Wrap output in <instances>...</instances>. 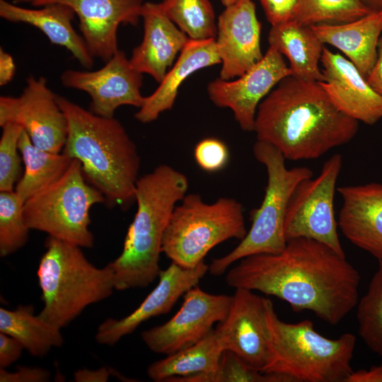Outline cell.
<instances>
[{
  "label": "cell",
  "instance_id": "f1b7e54d",
  "mask_svg": "<svg viewBox=\"0 0 382 382\" xmlns=\"http://www.w3.org/2000/svg\"><path fill=\"white\" fill-rule=\"evenodd\" d=\"M165 14L190 40L216 38L217 23L209 0H163Z\"/></svg>",
  "mask_w": 382,
  "mask_h": 382
},
{
  "label": "cell",
  "instance_id": "8992f818",
  "mask_svg": "<svg viewBox=\"0 0 382 382\" xmlns=\"http://www.w3.org/2000/svg\"><path fill=\"white\" fill-rule=\"evenodd\" d=\"M45 248L37 272L43 301L38 316L61 329L111 296L114 274L108 264L93 265L76 245L48 236Z\"/></svg>",
  "mask_w": 382,
  "mask_h": 382
},
{
  "label": "cell",
  "instance_id": "9c48e42d",
  "mask_svg": "<svg viewBox=\"0 0 382 382\" xmlns=\"http://www.w3.org/2000/svg\"><path fill=\"white\" fill-rule=\"evenodd\" d=\"M103 202V195L87 182L80 162L73 159L59 180L24 202L23 214L30 229L91 248L94 236L89 229L90 209Z\"/></svg>",
  "mask_w": 382,
  "mask_h": 382
},
{
  "label": "cell",
  "instance_id": "7bdbcfd3",
  "mask_svg": "<svg viewBox=\"0 0 382 382\" xmlns=\"http://www.w3.org/2000/svg\"><path fill=\"white\" fill-rule=\"evenodd\" d=\"M372 11L382 9V0H361Z\"/></svg>",
  "mask_w": 382,
  "mask_h": 382
},
{
  "label": "cell",
  "instance_id": "4dcf8cb0",
  "mask_svg": "<svg viewBox=\"0 0 382 382\" xmlns=\"http://www.w3.org/2000/svg\"><path fill=\"white\" fill-rule=\"evenodd\" d=\"M358 332L367 347L382 357V260L357 304Z\"/></svg>",
  "mask_w": 382,
  "mask_h": 382
},
{
  "label": "cell",
  "instance_id": "f35d334b",
  "mask_svg": "<svg viewBox=\"0 0 382 382\" xmlns=\"http://www.w3.org/2000/svg\"><path fill=\"white\" fill-rule=\"evenodd\" d=\"M366 79L370 86L382 96V34L378 41L376 60Z\"/></svg>",
  "mask_w": 382,
  "mask_h": 382
},
{
  "label": "cell",
  "instance_id": "7c38bea8",
  "mask_svg": "<svg viewBox=\"0 0 382 382\" xmlns=\"http://www.w3.org/2000/svg\"><path fill=\"white\" fill-rule=\"evenodd\" d=\"M9 122L21 125L37 148L52 153L62 151L67 137V120L57 95L43 76H29L19 97H0V126Z\"/></svg>",
  "mask_w": 382,
  "mask_h": 382
},
{
  "label": "cell",
  "instance_id": "8d00e7d4",
  "mask_svg": "<svg viewBox=\"0 0 382 382\" xmlns=\"http://www.w3.org/2000/svg\"><path fill=\"white\" fill-rule=\"evenodd\" d=\"M50 378V373L39 367L20 366L13 372L0 368L1 382H45Z\"/></svg>",
  "mask_w": 382,
  "mask_h": 382
},
{
  "label": "cell",
  "instance_id": "b9f144b4",
  "mask_svg": "<svg viewBox=\"0 0 382 382\" xmlns=\"http://www.w3.org/2000/svg\"><path fill=\"white\" fill-rule=\"evenodd\" d=\"M113 369L101 368L98 370L81 369L74 374L76 381H107L110 375H117Z\"/></svg>",
  "mask_w": 382,
  "mask_h": 382
},
{
  "label": "cell",
  "instance_id": "ba28073f",
  "mask_svg": "<svg viewBox=\"0 0 382 382\" xmlns=\"http://www.w3.org/2000/svg\"><path fill=\"white\" fill-rule=\"evenodd\" d=\"M177 204L164 232L161 250L172 262L192 268L216 245L246 235L242 204L233 198L205 202L195 193Z\"/></svg>",
  "mask_w": 382,
  "mask_h": 382
},
{
  "label": "cell",
  "instance_id": "e575fe53",
  "mask_svg": "<svg viewBox=\"0 0 382 382\" xmlns=\"http://www.w3.org/2000/svg\"><path fill=\"white\" fill-rule=\"evenodd\" d=\"M194 157L201 169L208 173H215L226 167L230 154L227 145L223 141L209 137L197 144Z\"/></svg>",
  "mask_w": 382,
  "mask_h": 382
},
{
  "label": "cell",
  "instance_id": "8fae6325",
  "mask_svg": "<svg viewBox=\"0 0 382 382\" xmlns=\"http://www.w3.org/2000/svg\"><path fill=\"white\" fill-rule=\"evenodd\" d=\"M231 303V296L209 294L196 285L185 293L174 316L142 332V340L157 354L167 356L183 350L208 336L214 325L225 319Z\"/></svg>",
  "mask_w": 382,
  "mask_h": 382
},
{
  "label": "cell",
  "instance_id": "277c9868",
  "mask_svg": "<svg viewBox=\"0 0 382 382\" xmlns=\"http://www.w3.org/2000/svg\"><path fill=\"white\" fill-rule=\"evenodd\" d=\"M188 185L185 174L166 164L139 178L134 192L137 212L120 255L108 264L116 290L144 288L158 277L163 236Z\"/></svg>",
  "mask_w": 382,
  "mask_h": 382
},
{
  "label": "cell",
  "instance_id": "ffe728a7",
  "mask_svg": "<svg viewBox=\"0 0 382 382\" xmlns=\"http://www.w3.org/2000/svg\"><path fill=\"white\" fill-rule=\"evenodd\" d=\"M144 35L129 62L138 72L160 83L189 37L165 14L159 3L145 2L141 11Z\"/></svg>",
  "mask_w": 382,
  "mask_h": 382
},
{
  "label": "cell",
  "instance_id": "1f68e13d",
  "mask_svg": "<svg viewBox=\"0 0 382 382\" xmlns=\"http://www.w3.org/2000/svg\"><path fill=\"white\" fill-rule=\"evenodd\" d=\"M168 382H289L281 375L262 372L225 350L216 369L211 373L174 378Z\"/></svg>",
  "mask_w": 382,
  "mask_h": 382
},
{
  "label": "cell",
  "instance_id": "3957f363",
  "mask_svg": "<svg viewBox=\"0 0 382 382\" xmlns=\"http://www.w3.org/2000/svg\"><path fill=\"white\" fill-rule=\"evenodd\" d=\"M68 125L62 153L79 161L83 175L109 206L126 207L134 199L140 157L121 122L87 110L57 95Z\"/></svg>",
  "mask_w": 382,
  "mask_h": 382
},
{
  "label": "cell",
  "instance_id": "2e32d148",
  "mask_svg": "<svg viewBox=\"0 0 382 382\" xmlns=\"http://www.w3.org/2000/svg\"><path fill=\"white\" fill-rule=\"evenodd\" d=\"M235 289L228 314L215 330L225 350L262 371L270 357L265 298L249 289Z\"/></svg>",
  "mask_w": 382,
  "mask_h": 382
},
{
  "label": "cell",
  "instance_id": "ee69618b",
  "mask_svg": "<svg viewBox=\"0 0 382 382\" xmlns=\"http://www.w3.org/2000/svg\"><path fill=\"white\" fill-rule=\"evenodd\" d=\"M220 1L221 4L226 7L231 4H233L240 0H220Z\"/></svg>",
  "mask_w": 382,
  "mask_h": 382
},
{
  "label": "cell",
  "instance_id": "ac0fdd59",
  "mask_svg": "<svg viewBox=\"0 0 382 382\" xmlns=\"http://www.w3.org/2000/svg\"><path fill=\"white\" fill-rule=\"evenodd\" d=\"M208 271L209 265L204 261L192 268L172 262L167 269L161 270L158 284L137 309L120 320L108 318L98 326L96 340L112 346L146 320L168 313L178 299L197 285Z\"/></svg>",
  "mask_w": 382,
  "mask_h": 382
},
{
  "label": "cell",
  "instance_id": "60d3db41",
  "mask_svg": "<svg viewBox=\"0 0 382 382\" xmlns=\"http://www.w3.org/2000/svg\"><path fill=\"white\" fill-rule=\"evenodd\" d=\"M16 65L12 56L0 49V85L5 86L8 83L14 76Z\"/></svg>",
  "mask_w": 382,
  "mask_h": 382
},
{
  "label": "cell",
  "instance_id": "83f0119b",
  "mask_svg": "<svg viewBox=\"0 0 382 382\" xmlns=\"http://www.w3.org/2000/svg\"><path fill=\"white\" fill-rule=\"evenodd\" d=\"M60 328L34 315L33 306L0 308V332L18 340L32 356L43 357L64 342Z\"/></svg>",
  "mask_w": 382,
  "mask_h": 382
},
{
  "label": "cell",
  "instance_id": "d4e9b609",
  "mask_svg": "<svg viewBox=\"0 0 382 382\" xmlns=\"http://www.w3.org/2000/svg\"><path fill=\"white\" fill-rule=\"evenodd\" d=\"M268 42L288 59L291 76L301 80L324 81L319 66L324 44L311 26L294 20L273 25L269 31Z\"/></svg>",
  "mask_w": 382,
  "mask_h": 382
},
{
  "label": "cell",
  "instance_id": "7a4b0ae2",
  "mask_svg": "<svg viewBox=\"0 0 382 382\" xmlns=\"http://www.w3.org/2000/svg\"><path fill=\"white\" fill-rule=\"evenodd\" d=\"M359 122L340 110L320 82L289 76L258 105L253 132L285 159H315L349 142Z\"/></svg>",
  "mask_w": 382,
  "mask_h": 382
},
{
  "label": "cell",
  "instance_id": "44dd1931",
  "mask_svg": "<svg viewBox=\"0 0 382 382\" xmlns=\"http://www.w3.org/2000/svg\"><path fill=\"white\" fill-rule=\"evenodd\" d=\"M338 225L354 245L382 260V183L342 186Z\"/></svg>",
  "mask_w": 382,
  "mask_h": 382
},
{
  "label": "cell",
  "instance_id": "d6a6232c",
  "mask_svg": "<svg viewBox=\"0 0 382 382\" xmlns=\"http://www.w3.org/2000/svg\"><path fill=\"white\" fill-rule=\"evenodd\" d=\"M23 202L13 191H0V255L8 256L23 247L29 227L23 214Z\"/></svg>",
  "mask_w": 382,
  "mask_h": 382
},
{
  "label": "cell",
  "instance_id": "6da1fadb",
  "mask_svg": "<svg viewBox=\"0 0 382 382\" xmlns=\"http://www.w3.org/2000/svg\"><path fill=\"white\" fill-rule=\"evenodd\" d=\"M360 279L345 256L316 240L296 238L287 241L279 253L241 259L226 282L276 296L294 312L310 311L334 325L357 306Z\"/></svg>",
  "mask_w": 382,
  "mask_h": 382
},
{
  "label": "cell",
  "instance_id": "f6af8a7d",
  "mask_svg": "<svg viewBox=\"0 0 382 382\" xmlns=\"http://www.w3.org/2000/svg\"><path fill=\"white\" fill-rule=\"evenodd\" d=\"M35 0H13V3L14 4H20V3H30L33 4Z\"/></svg>",
  "mask_w": 382,
  "mask_h": 382
},
{
  "label": "cell",
  "instance_id": "9a60e30c",
  "mask_svg": "<svg viewBox=\"0 0 382 382\" xmlns=\"http://www.w3.org/2000/svg\"><path fill=\"white\" fill-rule=\"evenodd\" d=\"M62 4L78 16L79 28L93 57L108 61L119 49L117 30L120 25H137L141 18L143 0H35L40 7Z\"/></svg>",
  "mask_w": 382,
  "mask_h": 382
},
{
  "label": "cell",
  "instance_id": "5b68a950",
  "mask_svg": "<svg viewBox=\"0 0 382 382\" xmlns=\"http://www.w3.org/2000/svg\"><path fill=\"white\" fill-rule=\"evenodd\" d=\"M265 308L270 357L262 372L283 376L289 382H345L353 371L354 335L327 338L309 320H282L269 299L265 298Z\"/></svg>",
  "mask_w": 382,
  "mask_h": 382
},
{
  "label": "cell",
  "instance_id": "52a82bcc",
  "mask_svg": "<svg viewBox=\"0 0 382 382\" xmlns=\"http://www.w3.org/2000/svg\"><path fill=\"white\" fill-rule=\"evenodd\" d=\"M253 151L256 160L267 170L265 195L260 206L251 211V226L241 243L209 265L208 272L213 275L224 274L234 262L245 257L281 253L287 243L284 221L290 197L301 181L313 176L308 167L287 168L285 158L270 144L257 140Z\"/></svg>",
  "mask_w": 382,
  "mask_h": 382
},
{
  "label": "cell",
  "instance_id": "603a6c76",
  "mask_svg": "<svg viewBox=\"0 0 382 382\" xmlns=\"http://www.w3.org/2000/svg\"><path fill=\"white\" fill-rule=\"evenodd\" d=\"M217 64H221V59L215 38L190 39L158 88L146 97L134 117L143 124L156 120L162 112L172 109L179 88L187 77L199 69Z\"/></svg>",
  "mask_w": 382,
  "mask_h": 382
},
{
  "label": "cell",
  "instance_id": "484cf974",
  "mask_svg": "<svg viewBox=\"0 0 382 382\" xmlns=\"http://www.w3.org/2000/svg\"><path fill=\"white\" fill-rule=\"evenodd\" d=\"M224 351L214 329L196 344L150 364L147 374L154 381L168 382L174 378L211 373L216 369Z\"/></svg>",
  "mask_w": 382,
  "mask_h": 382
},
{
  "label": "cell",
  "instance_id": "cb8c5ba5",
  "mask_svg": "<svg viewBox=\"0 0 382 382\" xmlns=\"http://www.w3.org/2000/svg\"><path fill=\"white\" fill-rule=\"evenodd\" d=\"M311 27L323 44L340 50L366 77L377 58L382 34V9L350 22Z\"/></svg>",
  "mask_w": 382,
  "mask_h": 382
},
{
  "label": "cell",
  "instance_id": "4316f807",
  "mask_svg": "<svg viewBox=\"0 0 382 382\" xmlns=\"http://www.w3.org/2000/svg\"><path fill=\"white\" fill-rule=\"evenodd\" d=\"M18 149L25 168L14 191L23 203L59 180L73 160L62 152L52 153L37 148L24 130Z\"/></svg>",
  "mask_w": 382,
  "mask_h": 382
},
{
  "label": "cell",
  "instance_id": "5bb4252c",
  "mask_svg": "<svg viewBox=\"0 0 382 382\" xmlns=\"http://www.w3.org/2000/svg\"><path fill=\"white\" fill-rule=\"evenodd\" d=\"M283 55L270 46L262 59L234 81L218 78L207 86L211 101L228 108L240 127L253 132L258 105L282 80L291 76Z\"/></svg>",
  "mask_w": 382,
  "mask_h": 382
},
{
  "label": "cell",
  "instance_id": "30bf717a",
  "mask_svg": "<svg viewBox=\"0 0 382 382\" xmlns=\"http://www.w3.org/2000/svg\"><path fill=\"white\" fill-rule=\"evenodd\" d=\"M342 166L339 154L330 156L320 174L301 181L294 189L286 209V241L307 238L319 241L345 256L338 233L334 209L336 183Z\"/></svg>",
  "mask_w": 382,
  "mask_h": 382
},
{
  "label": "cell",
  "instance_id": "74e56055",
  "mask_svg": "<svg viewBox=\"0 0 382 382\" xmlns=\"http://www.w3.org/2000/svg\"><path fill=\"white\" fill-rule=\"evenodd\" d=\"M23 345L16 338L0 332V368L6 369L21 356Z\"/></svg>",
  "mask_w": 382,
  "mask_h": 382
},
{
  "label": "cell",
  "instance_id": "ab89813d",
  "mask_svg": "<svg viewBox=\"0 0 382 382\" xmlns=\"http://www.w3.org/2000/svg\"><path fill=\"white\" fill-rule=\"evenodd\" d=\"M345 382H382V364L369 369L353 371Z\"/></svg>",
  "mask_w": 382,
  "mask_h": 382
},
{
  "label": "cell",
  "instance_id": "4fadbf2b",
  "mask_svg": "<svg viewBox=\"0 0 382 382\" xmlns=\"http://www.w3.org/2000/svg\"><path fill=\"white\" fill-rule=\"evenodd\" d=\"M60 81L64 87L86 93L91 98L90 110L105 117H113L115 110L122 105L140 108L146 99L141 92L142 74L120 50L100 69H66Z\"/></svg>",
  "mask_w": 382,
  "mask_h": 382
},
{
  "label": "cell",
  "instance_id": "d590c367",
  "mask_svg": "<svg viewBox=\"0 0 382 382\" xmlns=\"http://www.w3.org/2000/svg\"><path fill=\"white\" fill-rule=\"evenodd\" d=\"M272 26L292 20L298 0H259Z\"/></svg>",
  "mask_w": 382,
  "mask_h": 382
},
{
  "label": "cell",
  "instance_id": "7402d4cb",
  "mask_svg": "<svg viewBox=\"0 0 382 382\" xmlns=\"http://www.w3.org/2000/svg\"><path fill=\"white\" fill-rule=\"evenodd\" d=\"M74 11L62 4H51L28 8L6 0H0V16L13 23H23L39 29L52 44L69 50L86 69H91L94 57L82 36L72 25Z\"/></svg>",
  "mask_w": 382,
  "mask_h": 382
},
{
  "label": "cell",
  "instance_id": "d6986e66",
  "mask_svg": "<svg viewBox=\"0 0 382 382\" xmlns=\"http://www.w3.org/2000/svg\"><path fill=\"white\" fill-rule=\"evenodd\" d=\"M320 63L324 81L320 83L340 110L366 125L382 119V96L352 62L324 47Z\"/></svg>",
  "mask_w": 382,
  "mask_h": 382
},
{
  "label": "cell",
  "instance_id": "e0dca14e",
  "mask_svg": "<svg viewBox=\"0 0 382 382\" xmlns=\"http://www.w3.org/2000/svg\"><path fill=\"white\" fill-rule=\"evenodd\" d=\"M261 23L252 0L226 6L219 16L216 45L221 69L219 78L239 77L260 62Z\"/></svg>",
  "mask_w": 382,
  "mask_h": 382
},
{
  "label": "cell",
  "instance_id": "f546056e",
  "mask_svg": "<svg viewBox=\"0 0 382 382\" xmlns=\"http://www.w3.org/2000/svg\"><path fill=\"white\" fill-rule=\"evenodd\" d=\"M371 11L361 0H298L292 20L306 26L339 24L359 19Z\"/></svg>",
  "mask_w": 382,
  "mask_h": 382
},
{
  "label": "cell",
  "instance_id": "836d02e7",
  "mask_svg": "<svg viewBox=\"0 0 382 382\" xmlns=\"http://www.w3.org/2000/svg\"><path fill=\"white\" fill-rule=\"evenodd\" d=\"M0 139V191H13L21 173L18 141L23 131L21 125L9 122L2 127Z\"/></svg>",
  "mask_w": 382,
  "mask_h": 382
}]
</instances>
